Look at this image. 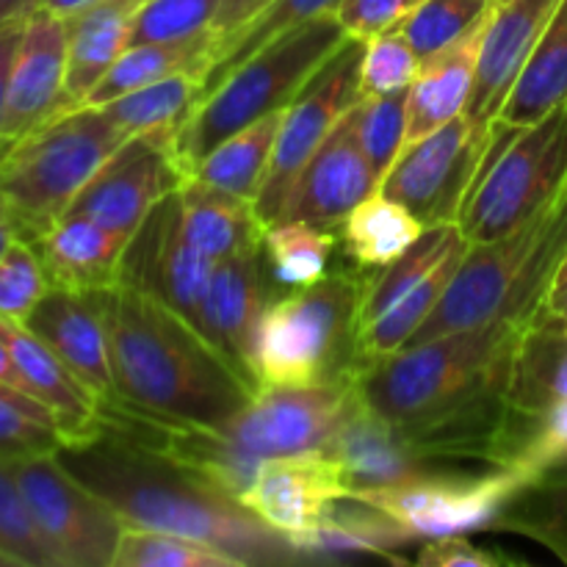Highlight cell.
Wrapping results in <instances>:
<instances>
[{
  "label": "cell",
  "mask_w": 567,
  "mask_h": 567,
  "mask_svg": "<svg viewBox=\"0 0 567 567\" xmlns=\"http://www.w3.org/2000/svg\"><path fill=\"white\" fill-rule=\"evenodd\" d=\"M89 293L109 332L114 402L169 424L225 430L260 391L161 299L122 282Z\"/></svg>",
  "instance_id": "6da1fadb"
},
{
  "label": "cell",
  "mask_w": 567,
  "mask_h": 567,
  "mask_svg": "<svg viewBox=\"0 0 567 567\" xmlns=\"http://www.w3.org/2000/svg\"><path fill=\"white\" fill-rule=\"evenodd\" d=\"M66 471L111 504L133 529L169 532L208 543L247 565H293L305 554L249 513L236 496L175 460L100 426L89 441L55 452Z\"/></svg>",
  "instance_id": "7a4b0ae2"
},
{
  "label": "cell",
  "mask_w": 567,
  "mask_h": 567,
  "mask_svg": "<svg viewBox=\"0 0 567 567\" xmlns=\"http://www.w3.org/2000/svg\"><path fill=\"white\" fill-rule=\"evenodd\" d=\"M565 252L567 188L540 216L509 236L468 244L441 302L408 347L502 319L529 324L546 302V291Z\"/></svg>",
  "instance_id": "3957f363"
},
{
  "label": "cell",
  "mask_w": 567,
  "mask_h": 567,
  "mask_svg": "<svg viewBox=\"0 0 567 567\" xmlns=\"http://www.w3.org/2000/svg\"><path fill=\"white\" fill-rule=\"evenodd\" d=\"M526 324L493 321L446 332L385 358L360 360L349 374L358 402L393 426L424 421L485 382L513 352Z\"/></svg>",
  "instance_id": "277c9868"
},
{
  "label": "cell",
  "mask_w": 567,
  "mask_h": 567,
  "mask_svg": "<svg viewBox=\"0 0 567 567\" xmlns=\"http://www.w3.org/2000/svg\"><path fill=\"white\" fill-rule=\"evenodd\" d=\"M347 37L338 14L316 17L238 64L214 92L199 100L172 138V153L183 175H192L197 161L230 133L275 111H286Z\"/></svg>",
  "instance_id": "5b68a950"
},
{
  "label": "cell",
  "mask_w": 567,
  "mask_h": 567,
  "mask_svg": "<svg viewBox=\"0 0 567 567\" xmlns=\"http://www.w3.org/2000/svg\"><path fill=\"white\" fill-rule=\"evenodd\" d=\"M365 282L324 275L266 308L255 338L260 385L349 380L358 365V313Z\"/></svg>",
  "instance_id": "8992f818"
},
{
  "label": "cell",
  "mask_w": 567,
  "mask_h": 567,
  "mask_svg": "<svg viewBox=\"0 0 567 567\" xmlns=\"http://www.w3.org/2000/svg\"><path fill=\"white\" fill-rule=\"evenodd\" d=\"M97 105H75L39 127L0 161V188L22 238H37L66 214L86 183L127 142Z\"/></svg>",
  "instance_id": "52a82bcc"
},
{
  "label": "cell",
  "mask_w": 567,
  "mask_h": 567,
  "mask_svg": "<svg viewBox=\"0 0 567 567\" xmlns=\"http://www.w3.org/2000/svg\"><path fill=\"white\" fill-rule=\"evenodd\" d=\"M567 188V103L526 127L493 125V144L457 225L465 241L515 233Z\"/></svg>",
  "instance_id": "ba28073f"
},
{
  "label": "cell",
  "mask_w": 567,
  "mask_h": 567,
  "mask_svg": "<svg viewBox=\"0 0 567 567\" xmlns=\"http://www.w3.org/2000/svg\"><path fill=\"white\" fill-rule=\"evenodd\" d=\"M493 125H480L463 114L430 136L404 144L382 177L380 194L402 203L424 225H457L493 144Z\"/></svg>",
  "instance_id": "9c48e42d"
},
{
  "label": "cell",
  "mask_w": 567,
  "mask_h": 567,
  "mask_svg": "<svg viewBox=\"0 0 567 567\" xmlns=\"http://www.w3.org/2000/svg\"><path fill=\"white\" fill-rule=\"evenodd\" d=\"M25 502L44 540L64 567H114L125 532L120 515L53 454L14 457Z\"/></svg>",
  "instance_id": "30bf717a"
},
{
  "label": "cell",
  "mask_w": 567,
  "mask_h": 567,
  "mask_svg": "<svg viewBox=\"0 0 567 567\" xmlns=\"http://www.w3.org/2000/svg\"><path fill=\"white\" fill-rule=\"evenodd\" d=\"M526 485L529 476L518 468H485L482 474L441 471L380 491L358 493L354 498L391 515L419 540H432L485 529Z\"/></svg>",
  "instance_id": "8fae6325"
},
{
  "label": "cell",
  "mask_w": 567,
  "mask_h": 567,
  "mask_svg": "<svg viewBox=\"0 0 567 567\" xmlns=\"http://www.w3.org/2000/svg\"><path fill=\"white\" fill-rule=\"evenodd\" d=\"M354 404L349 380L321 385H260L252 402L221 432L249 463L324 452Z\"/></svg>",
  "instance_id": "7c38bea8"
},
{
  "label": "cell",
  "mask_w": 567,
  "mask_h": 567,
  "mask_svg": "<svg viewBox=\"0 0 567 567\" xmlns=\"http://www.w3.org/2000/svg\"><path fill=\"white\" fill-rule=\"evenodd\" d=\"M363 50V39L347 37V42L310 78L308 86L297 94V100L282 111L275 155H271L269 172H266L258 199H255V210L266 227L277 221L288 186L299 175V169L308 164V158L330 136L332 127L360 100Z\"/></svg>",
  "instance_id": "4fadbf2b"
},
{
  "label": "cell",
  "mask_w": 567,
  "mask_h": 567,
  "mask_svg": "<svg viewBox=\"0 0 567 567\" xmlns=\"http://www.w3.org/2000/svg\"><path fill=\"white\" fill-rule=\"evenodd\" d=\"M172 131L138 133L127 138L66 210L133 238L155 205L186 181L172 153Z\"/></svg>",
  "instance_id": "5bb4252c"
},
{
  "label": "cell",
  "mask_w": 567,
  "mask_h": 567,
  "mask_svg": "<svg viewBox=\"0 0 567 567\" xmlns=\"http://www.w3.org/2000/svg\"><path fill=\"white\" fill-rule=\"evenodd\" d=\"M210 269L214 260L188 241L181 219V197L172 192L127 241L116 282L161 299L197 327Z\"/></svg>",
  "instance_id": "9a60e30c"
},
{
  "label": "cell",
  "mask_w": 567,
  "mask_h": 567,
  "mask_svg": "<svg viewBox=\"0 0 567 567\" xmlns=\"http://www.w3.org/2000/svg\"><path fill=\"white\" fill-rule=\"evenodd\" d=\"M347 496L341 465L327 452H310L264 460L238 502L299 548Z\"/></svg>",
  "instance_id": "2e32d148"
},
{
  "label": "cell",
  "mask_w": 567,
  "mask_h": 567,
  "mask_svg": "<svg viewBox=\"0 0 567 567\" xmlns=\"http://www.w3.org/2000/svg\"><path fill=\"white\" fill-rule=\"evenodd\" d=\"M66 22L44 9L25 20L0 122V161L66 111Z\"/></svg>",
  "instance_id": "e0dca14e"
},
{
  "label": "cell",
  "mask_w": 567,
  "mask_h": 567,
  "mask_svg": "<svg viewBox=\"0 0 567 567\" xmlns=\"http://www.w3.org/2000/svg\"><path fill=\"white\" fill-rule=\"evenodd\" d=\"M380 183L347 114L291 181L277 221H308L327 230L341 227L360 203L380 192Z\"/></svg>",
  "instance_id": "ac0fdd59"
},
{
  "label": "cell",
  "mask_w": 567,
  "mask_h": 567,
  "mask_svg": "<svg viewBox=\"0 0 567 567\" xmlns=\"http://www.w3.org/2000/svg\"><path fill=\"white\" fill-rule=\"evenodd\" d=\"M266 258L260 244L216 260L197 313V330L260 388L255 377V338L266 313Z\"/></svg>",
  "instance_id": "d6986e66"
},
{
  "label": "cell",
  "mask_w": 567,
  "mask_h": 567,
  "mask_svg": "<svg viewBox=\"0 0 567 567\" xmlns=\"http://www.w3.org/2000/svg\"><path fill=\"white\" fill-rule=\"evenodd\" d=\"M559 0H507L493 6L482 37L474 94L465 114L480 125H493L507 103L520 70L551 22Z\"/></svg>",
  "instance_id": "ffe728a7"
},
{
  "label": "cell",
  "mask_w": 567,
  "mask_h": 567,
  "mask_svg": "<svg viewBox=\"0 0 567 567\" xmlns=\"http://www.w3.org/2000/svg\"><path fill=\"white\" fill-rule=\"evenodd\" d=\"M25 327L59 354L61 363L100 402H114L109 332H105V321L92 293L50 286L33 313L28 316Z\"/></svg>",
  "instance_id": "44dd1931"
},
{
  "label": "cell",
  "mask_w": 567,
  "mask_h": 567,
  "mask_svg": "<svg viewBox=\"0 0 567 567\" xmlns=\"http://www.w3.org/2000/svg\"><path fill=\"white\" fill-rule=\"evenodd\" d=\"M324 452L341 465L349 496L435 474L415 457L396 426L365 410L358 396Z\"/></svg>",
  "instance_id": "7402d4cb"
},
{
  "label": "cell",
  "mask_w": 567,
  "mask_h": 567,
  "mask_svg": "<svg viewBox=\"0 0 567 567\" xmlns=\"http://www.w3.org/2000/svg\"><path fill=\"white\" fill-rule=\"evenodd\" d=\"M0 330L25 382V391L55 415L64 443L89 441L100 430L103 402L25 324L0 319Z\"/></svg>",
  "instance_id": "603a6c76"
},
{
  "label": "cell",
  "mask_w": 567,
  "mask_h": 567,
  "mask_svg": "<svg viewBox=\"0 0 567 567\" xmlns=\"http://www.w3.org/2000/svg\"><path fill=\"white\" fill-rule=\"evenodd\" d=\"M28 241L37 247L50 286L97 291L120 280L122 255L131 238L109 230L89 216L66 210L48 230Z\"/></svg>",
  "instance_id": "cb8c5ba5"
},
{
  "label": "cell",
  "mask_w": 567,
  "mask_h": 567,
  "mask_svg": "<svg viewBox=\"0 0 567 567\" xmlns=\"http://www.w3.org/2000/svg\"><path fill=\"white\" fill-rule=\"evenodd\" d=\"M487 17L457 42L421 59L419 75L408 89V144L430 136L468 111Z\"/></svg>",
  "instance_id": "d4e9b609"
},
{
  "label": "cell",
  "mask_w": 567,
  "mask_h": 567,
  "mask_svg": "<svg viewBox=\"0 0 567 567\" xmlns=\"http://www.w3.org/2000/svg\"><path fill=\"white\" fill-rule=\"evenodd\" d=\"M504 393L509 408L526 419H543L567 404V327L543 308L509 352Z\"/></svg>",
  "instance_id": "484cf974"
},
{
  "label": "cell",
  "mask_w": 567,
  "mask_h": 567,
  "mask_svg": "<svg viewBox=\"0 0 567 567\" xmlns=\"http://www.w3.org/2000/svg\"><path fill=\"white\" fill-rule=\"evenodd\" d=\"M144 0H97L66 22V109L83 103L131 44Z\"/></svg>",
  "instance_id": "4316f807"
},
{
  "label": "cell",
  "mask_w": 567,
  "mask_h": 567,
  "mask_svg": "<svg viewBox=\"0 0 567 567\" xmlns=\"http://www.w3.org/2000/svg\"><path fill=\"white\" fill-rule=\"evenodd\" d=\"M177 197L188 241L214 264L255 247L264 238L266 225L260 221L252 199L208 186L197 177H186L177 188Z\"/></svg>",
  "instance_id": "83f0119b"
},
{
  "label": "cell",
  "mask_w": 567,
  "mask_h": 567,
  "mask_svg": "<svg viewBox=\"0 0 567 567\" xmlns=\"http://www.w3.org/2000/svg\"><path fill=\"white\" fill-rule=\"evenodd\" d=\"M567 103V0H559L540 42L520 70L498 122L526 127Z\"/></svg>",
  "instance_id": "f1b7e54d"
},
{
  "label": "cell",
  "mask_w": 567,
  "mask_h": 567,
  "mask_svg": "<svg viewBox=\"0 0 567 567\" xmlns=\"http://www.w3.org/2000/svg\"><path fill=\"white\" fill-rule=\"evenodd\" d=\"M465 236L460 225H426L424 233L404 249L391 264L380 266L374 277L363 286L360 299L358 327L360 332L391 310L404 293L413 291L424 277H430L452 252L465 247Z\"/></svg>",
  "instance_id": "f546056e"
},
{
  "label": "cell",
  "mask_w": 567,
  "mask_h": 567,
  "mask_svg": "<svg viewBox=\"0 0 567 567\" xmlns=\"http://www.w3.org/2000/svg\"><path fill=\"white\" fill-rule=\"evenodd\" d=\"M280 125L282 111H275V114L230 133L205 158L197 161L188 177H197L208 186L225 188V192L255 203L266 181V172H269L271 155H275Z\"/></svg>",
  "instance_id": "4dcf8cb0"
},
{
  "label": "cell",
  "mask_w": 567,
  "mask_h": 567,
  "mask_svg": "<svg viewBox=\"0 0 567 567\" xmlns=\"http://www.w3.org/2000/svg\"><path fill=\"white\" fill-rule=\"evenodd\" d=\"M210 44H214L210 33L175 44H127L125 53L100 78L97 86L83 97L81 105H105L175 72H194L203 81Z\"/></svg>",
  "instance_id": "1f68e13d"
},
{
  "label": "cell",
  "mask_w": 567,
  "mask_h": 567,
  "mask_svg": "<svg viewBox=\"0 0 567 567\" xmlns=\"http://www.w3.org/2000/svg\"><path fill=\"white\" fill-rule=\"evenodd\" d=\"M424 221L385 194H371L343 219L341 236L349 258L363 269H380L424 233Z\"/></svg>",
  "instance_id": "d6a6232c"
},
{
  "label": "cell",
  "mask_w": 567,
  "mask_h": 567,
  "mask_svg": "<svg viewBox=\"0 0 567 567\" xmlns=\"http://www.w3.org/2000/svg\"><path fill=\"white\" fill-rule=\"evenodd\" d=\"M341 0H275L260 17H255L247 28L230 37L227 42L216 44L208 55V66L199 81V100L214 92L238 64L264 50L266 44L280 39L282 33L316 20V17L336 14Z\"/></svg>",
  "instance_id": "836d02e7"
},
{
  "label": "cell",
  "mask_w": 567,
  "mask_h": 567,
  "mask_svg": "<svg viewBox=\"0 0 567 567\" xmlns=\"http://www.w3.org/2000/svg\"><path fill=\"white\" fill-rule=\"evenodd\" d=\"M465 249H468V244H465L463 249H457V252L449 255V258L443 260L430 277H424L413 291L404 293L391 310H385L380 319L371 321V324L360 332L358 363L360 360L385 358V354H393L402 347H408L410 338L419 332V327L430 319L432 310H435L437 302H441L443 291H446V286L452 282Z\"/></svg>",
  "instance_id": "e575fe53"
},
{
  "label": "cell",
  "mask_w": 567,
  "mask_h": 567,
  "mask_svg": "<svg viewBox=\"0 0 567 567\" xmlns=\"http://www.w3.org/2000/svg\"><path fill=\"white\" fill-rule=\"evenodd\" d=\"M199 103V75L194 72H175L169 78L150 83V86L136 89L131 94L111 100V103L97 105L103 109L127 136L138 133H158L172 131L188 120Z\"/></svg>",
  "instance_id": "d590c367"
},
{
  "label": "cell",
  "mask_w": 567,
  "mask_h": 567,
  "mask_svg": "<svg viewBox=\"0 0 567 567\" xmlns=\"http://www.w3.org/2000/svg\"><path fill=\"white\" fill-rule=\"evenodd\" d=\"M332 244H336L332 230L308 221H275L260 238L271 277L293 288H305L327 275Z\"/></svg>",
  "instance_id": "8d00e7d4"
},
{
  "label": "cell",
  "mask_w": 567,
  "mask_h": 567,
  "mask_svg": "<svg viewBox=\"0 0 567 567\" xmlns=\"http://www.w3.org/2000/svg\"><path fill=\"white\" fill-rule=\"evenodd\" d=\"M0 565L64 567L33 520L9 454H0Z\"/></svg>",
  "instance_id": "74e56055"
},
{
  "label": "cell",
  "mask_w": 567,
  "mask_h": 567,
  "mask_svg": "<svg viewBox=\"0 0 567 567\" xmlns=\"http://www.w3.org/2000/svg\"><path fill=\"white\" fill-rule=\"evenodd\" d=\"M360 150L380 177L408 144V92L360 94L349 111Z\"/></svg>",
  "instance_id": "f35d334b"
},
{
  "label": "cell",
  "mask_w": 567,
  "mask_h": 567,
  "mask_svg": "<svg viewBox=\"0 0 567 567\" xmlns=\"http://www.w3.org/2000/svg\"><path fill=\"white\" fill-rule=\"evenodd\" d=\"M114 567H244L236 557L192 540V537L169 535V532L133 529L125 526L120 548L114 554Z\"/></svg>",
  "instance_id": "ab89813d"
},
{
  "label": "cell",
  "mask_w": 567,
  "mask_h": 567,
  "mask_svg": "<svg viewBox=\"0 0 567 567\" xmlns=\"http://www.w3.org/2000/svg\"><path fill=\"white\" fill-rule=\"evenodd\" d=\"M64 446L55 415L28 393L0 385V454L33 457Z\"/></svg>",
  "instance_id": "60d3db41"
},
{
  "label": "cell",
  "mask_w": 567,
  "mask_h": 567,
  "mask_svg": "<svg viewBox=\"0 0 567 567\" xmlns=\"http://www.w3.org/2000/svg\"><path fill=\"white\" fill-rule=\"evenodd\" d=\"M493 0H424L408 20L402 22L404 37L421 59H430L437 50L457 42L476 22L485 20Z\"/></svg>",
  "instance_id": "b9f144b4"
},
{
  "label": "cell",
  "mask_w": 567,
  "mask_h": 567,
  "mask_svg": "<svg viewBox=\"0 0 567 567\" xmlns=\"http://www.w3.org/2000/svg\"><path fill=\"white\" fill-rule=\"evenodd\" d=\"M219 0H144L131 44H175L210 33Z\"/></svg>",
  "instance_id": "7bdbcfd3"
},
{
  "label": "cell",
  "mask_w": 567,
  "mask_h": 567,
  "mask_svg": "<svg viewBox=\"0 0 567 567\" xmlns=\"http://www.w3.org/2000/svg\"><path fill=\"white\" fill-rule=\"evenodd\" d=\"M48 288V271L37 247L28 238L17 236L0 258V319L25 324Z\"/></svg>",
  "instance_id": "ee69618b"
},
{
  "label": "cell",
  "mask_w": 567,
  "mask_h": 567,
  "mask_svg": "<svg viewBox=\"0 0 567 567\" xmlns=\"http://www.w3.org/2000/svg\"><path fill=\"white\" fill-rule=\"evenodd\" d=\"M421 70V55L404 37L402 25L377 33L365 42L360 66V94L408 92Z\"/></svg>",
  "instance_id": "f6af8a7d"
},
{
  "label": "cell",
  "mask_w": 567,
  "mask_h": 567,
  "mask_svg": "<svg viewBox=\"0 0 567 567\" xmlns=\"http://www.w3.org/2000/svg\"><path fill=\"white\" fill-rule=\"evenodd\" d=\"M509 468H518L520 474L529 476V482L567 468V404L532 421Z\"/></svg>",
  "instance_id": "bcb514c9"
},
{
  "label": "cell",
  "mask_w": 567,
  "mask_h": 567,
  "mask_svg": "<svg viewBox=\"0 0 567 567\" xmlns=\"http://www.w3.org/2000/svg\"><path fill=\"white\" fill-rule=\"evenodd\" d=\"M421 3L424 0H341L336 14L349 37L369 42L377 33L402 25Z\"/></svg>",
  "instance_id": "7dc6e473"
},
{
  "label": "cell",
  "mask_w": 567,
  "mask_h": 567,
  "mask_svg": "<svg viewBox=\"0 0 567 567\" xmlns=\"http://www.w3.org/2000/svg\"><path fill=\"white\" fill-rule=\"evenodd\" d=\"M415 563L424 567H498L502 557L474 546L465 535H449L426 540Z\"/></svg>",
  "instance_id": "c3c4849f"
},
{
  "label": "cell",
  "mask_w": 567,
  "mask_h": 567,
  "mask_svg": "<svg viewBox=\"0 0 567 567\" xmlns=\"http://www.w3.org/2000/svg\"><path fill=\"white\" fill-rule=\"evenodd\" d=\"M271 3H275V0H219L214 22H210V37H214L210 50H214L216 44L227 42L230 37H236V33L241 31V28H247L255 17L264 14Z\"/></svg>",
  "instance_id": "681fc988"
},
{
  "label": "cell",
  "mask_w": 567,
  "mask_h": 567,
  "mask_svg": "<svg viewBox=\"0 0 567 567\" xmlns=\"http://www.w3.org/2000/svg\"><path fill=\"white\" fill-rule=\"evenodd\" d=\"M25 20L28 17H17V20L0 22V122H3L6 97H9L11 83V66H14L22 31H25Z\"/></svg>",
  "instance_id": "f907efd6"
},
{
  "label": "cell",
  "mask_w": 567,
  "mask_h": 567,
  "mask_svg": "<svg viewBox=\"0 0 567 567\" xmlns=\"http://www.w3.org/2000/svg\"><path fill=\"white\" fill-rule=\"evenodd\" d=\"M543 313L554 316L567 327V252L559 260L557 271H554L551 286L546 291V302H543Z\"/></svg>",
  "instance_id": "816d5d0a"
},
{
  "label": "cell",
  "mask_w": 567,
  "mask_h": 567,
  "mask_svg": "<svg viewBox=\"0 0 567 567\" xmlns=\"http://www.w3.org/2000/svg\"><path fill=\"white\" fill-rule=\"evenodd\" d=\"M0 385L14 388V391H20V393H28L25 382H22L20 371H17L14 358H11V349H9V343H6L3 330H0ZM28 396H31V393H28Z\"/></svg>",
  "instance_id": "f5cc1de1"
},
{
  "label": "cell",
  "mask_w": 567,
  "mask_h": 567,
  "mask_svg": "<svg viewBox=\"0 0 567 567\" xmlns=\"http://www.w3.org/2000/svg\"><path fill=\"white\" fill-rule=\"evenodd\" d=\"M92 3H97V0H39V9L50 11V14L61 17V20H70L72 14L89 9Z\"/></svg>",
  "instance_id": "db71d44e"
},
{
  "label": "cell",
  "mask_w": 567,
  "mask_h": 567,
  "mask_svg": "<svg viewBox=\"0 0 567 567\" xmlns=\"http://www.w3.org/2000/svg\"><path fill=\"white\" fill-rule=\"evenodd\" d=\"M33 9H39V0H0V22L28 17Z\"/></svg>",
  "instance_id": "11a10c76"
},
{
  "label": "cell",
  "mask_w": 567,
  "mask_h": 567,
  "mask_svg": "<svg viewBox=\"0 0 567 567\" xmlns=\"http://www.w3.org/2000/svg\"><path fill=\"white\" fill-rule=\"evenodd\" d=\"M17 236H20V230H17L14 219H9V221H0V258H3V255H6V249L11 247V241H14Z\"/></svg>",
  "instance_id": "9f6ffc18"
},
{
  "label": "cell",
  "mask_w": 567,
  "mask_h": 567,
  "mask_svg": "<svg viewBox=\"0 0 567 567\" xmlns=\"http://www.w3.org/2000/svg\"><path fill=\"white\" fill-rule=\"evenodd\" d=\"M9 219H14V216H11V208H9V199H6L3 188H0V221H9Z\"/></svg>",
  "instance_id": "6f0895ef"
},
{
  "label": "cell",
  "mask_w": 567,
  "mask_h": 567,
  "mask_svg": "<svg viewBox=\"0 0 567 567\" xmlns=\"http://www.w3.org/2000/svg\"><path fill=\"white\" fill-rule=\"evenodd\" d=\"M493 3H496V6H502V3H507V0H493Z\"/></svg>",
  "instance_id": "680465c9"
},
{
  "label": "cell",
  "mask_w": 567,
  "mask_h": 567,
  "mask_svg": "<svg viewBox=\"0 0 567 567\" xmlns=\"http://www.w3.org/2000/svg\"><path fill=\"white\" fill-rule=\"evenodd\" d=\"M551 474H554V471H551ZM559 474H567V468H559Z\"/></svg>",
  "instance_id": "91938a15"
}]
</instances>
